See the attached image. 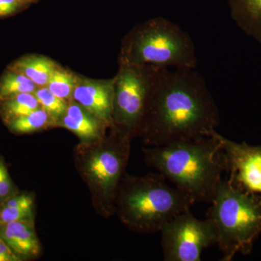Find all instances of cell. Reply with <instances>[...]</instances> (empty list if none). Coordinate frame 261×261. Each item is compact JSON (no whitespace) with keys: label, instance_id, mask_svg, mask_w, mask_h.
<instances>
[{"label":"cell","instance_id":"30bf717a","mask_svg":"<svg viewBox=\"0 0 261 261\" xmlns=\"http://www.w3.org/2000/svg\"><path fill=\"white\" fill-rule=\"evenodd\" d=\"M115 80L76 81L73 99L91 114L113 126V105H114Z\"/></svg>","mask_w":261,"mask_h":261},{"label":"cell","instance_id":"d6986e66","mask_svg":"<svg viewBox=\"0 0 261 261\" xmlns=\"http://www.w3.org/2000/svg\"><path fill=\"white\" fill-rule=\"evenodd\" d=\"M242 16L239 17L243 28L261 38V0H241Z\"/></svg>","mask_w":261,"mask_h":261},{"label":"cell","instance_id":"9a60e30c","mask_svg":"<svg viewBox=\"0 0 261 261\" xmlns=\"http://www.w3.org/2000/svg\"><path fill=\"white\" fill-rule=\"evenodd\" d=\"M34 93H23L0 101V115L5 124L39 108Z\"/></svg>","mask_w":261,"mask_h":261},{"label":"cell","instance_id":"5b68a950","mask_svg":"<svg viewBox=\"0 0 261 261\" xmlns=\"http://www.w3.org/2000/svg\"><path fill=\"white\" fill-rule=\"evenodd\" d=\"M211 203L207 218L216 228L222 260H231L238 253H250L261 233V197L221 179Z\"/></svg>","mask_w":261,"mask_h":261},{"label":"cell","instance_id":"ac0fdd59","mask_svg":"<svg viewBox=\"0 0 261 261\" xmlns=\"http://www.w3.org/2000/svg\"><path fill=\"white\" fill-rule=\"evenodd\" d=\"M75 84L76 80L71 73L56 69L51 74L47 87L56 97L66 102L73 98Z\"/></svg>","mask_w":261,"mask_h":261},{"label":"cell","instance_id":"8992f818","mask_svg":"<svg viewBox=\"0 0 261 261\" xmlns=\"http://www.w3.org/2000/svg\"><path fill=\"white\" fill-rule=\"evenodd\" d=\"M122 64L195 69L197 57L192 38L176 24L157 18L130 34L123 49Z\"/></svg>","mask_w":261,"mask_h":261},{"label":"cell","instance_id":"4fadbf2b","mask_svg":"<svg viewBox=\"0 0 261 261\" xmlns=\"http://www.w3.org/2000/svg\"><path fill=\"white\" fill-rule=\"evenodd\" d=\"M35 197L19 192L0 205V224L13 221H34Z\"/></svg>","mask_w":261,"mask_h":261},{"label":"cell","instance_id":"6da1fadb","mask_svg":"<svg viewBox=\"0 0 261 261\" xmlns=\"http://www.w3.org/2000/svg\"><path fill=\"white\" fill-rule=\"evenodd\" d=\"M219 110L203 77L192 68H161L140 135L160 146L208 137Z\"/></svg>","mask_w":261,"mask_h":261},{"label":"cell","instance_id":"52a82bcc","mask_svg":"<svg viewBox=\"0 0 261 261\" xmlns=\"http://www.w3.org/2000/svg\"><path fill=\"white\" fill-rule=\"evenodd\" d=\"M161 68L122 64L115 80L113 126L132 138L140 135Z\"/></svg>","mask_w":261,"mask_h":261},{"label":"cell","instance_id":"5bb4252c","mask_svg":"<svg viewBox=\"0 0 261 261\" xmlns=\"http://www.w3.org/2000/svg\"><path fill=\"white\" fill-rule=\"evenodd\" d=\"M56 65L42 56H28L15 62L11 70L28 77L37 86H47Z\"/></svg>","mask_w":261,"mask_h":261},{"label":"cell","instance_id":"e0dca14e","mask_svg":"<svg viewBox=\"0 0 261 261\" xmlns=\"http://www.w3.org/2000/svg\"><path fill=\"white\" fill-rule=\"evenodd\" d=\"M50 119L53 118L49 113L40 107L28 115L19 117L6 125L13 133L25 135L45 128L50 123Z\"/></svg>","mask_w":261,"mask_h":261},{"label":"cell","instance_id":"3957f363","mask_svg":"<svg viewBox=\"0 0 261 261\" xmlns=\"http://www.w3.org/2000/svg\"><path fill=\"white\" fill-rule=\"evenodd\" d=\"M195 201L186 192L167 184L161 173L144 176L125 173L117 192L115 212L133 231H161L166 223L190 210Z\"/></svg>","mask_w":261,"mask_h":261},{"label":"cell","instance_id":"2e32d148","mask_svg":"<svg viewBox=\"0 0 261 261\" xmlns=\"http://www.w3.org/2000/svg\"><path fill=\"white\" fill-rule=\"evenodd\" d=\"M37 86L28 77L10 70L0 79V101L23 93H34Z\"/></svg>","mask_w":261,"mask_h":261},{"label":"cell","instance_id":"9c48e42d","mask_svg":"<svg viewBox=\"0 0 261 261\" xmlns=\"http://www.w3.org/2000/svg\"><path fill=\"white\" fill-rule=\"evenodd\" d=\"M214 135L224 150L228 181L244 192L261 197V146L233 142L216 130Z\"/></svg>","mask_w":261,"mask_h":261},{"label":"cell","instance_id":"7402d4cb","mask_svg":"<svg viewBox=\"0 0 261 261\" xmlns=\"http://www.w3.org/2000/svg\"><path fill=\"white\" fill-rule=\"evenodd\" d=\"M18 6V0H0V16L14 13Z\"/></svg>","mask_w":261,"mask_h":261},{"label":"cell","instance_id":"7c38bea8","mask_svg":"<svg viewBox=\"0 0 261 261\" xmlns=\"http://www.w3.org/2000/svg\"><path fill=\"white\" fill-rule=\"evenodd\" d=\"M59 124L74 133L84 143L103 138L107 126L76 102L68 105L66 112L60 118Z\"/></svg>","mask_w":261,"mask_h":261},{"label":"cell","instance_id":"44dd1931","mask_svg":"<svg viewBox=\"0 0 261 261\" xmlns=\"http://www.w3.org/2000/svg\"><path fill=\"white\" fill-rule=\"evenodd\" d=\"M0 261H21L0 238Z\"/></svg>","mask_w":261,"mask_h":261},{"label":"cell","instance_id":"8fae6325","mask_svg":"<svg viewBox=\"0 0 261 261\" xmlns=\"http://www.w3.org/2000/svg\"><path fill=\"white\" fill-rule=\"evenodd\" d=\"M0 238L20 260L34 258L41 253V245L34 221H13L0 224Z\"/></svg>","mask_w":261,"mask_h":261},{"label":"cell","instance_id":"ffe728a7","mask_svg":"<svg viewBox=\"0 0 261 261\" xmlns=\"http://www.w3.org/2000/svg\"><path fill=\"white\" fill-rule=\"evenodd\" d=\"M34 94L40 107L45 110L53 120H60L66 112L68 103L56 97L47 87L36 89Z\"/></svg>","mask_w":261,"mask_h":261},{"label":"cell","instance_id":"ba28073f","mask_svg":"<svg viewBox=\"0 0 261 261\" xmlns=\"http://www.w3.org/2000/svg\"><path fill=\"white\" fill-rule=\"evenodd\" d=\"M161 232L166 261H200L204 250L217 242L212 221L197 219L190 210L166 223Z\"/></svg>","mask_w":261,"mask_h":261},{"label":"cell","instance_id":"277c9868","mask_svg":"<svg viewBox=\"0 0 261 261\" xmlns=\"http://www.w3.org/2000/svg\"><path fill=\"white\" fill-rule=\"evenodd\" d=\"M113 127L110 137L91 143L81 142L74 154L77 169L90 190L94 207L106 217L115 213L116 194L126 173L132 139Z\"/></svg>","mask_w":261,"mask_h":261},{"label":"cell","instance_id":"7a4b0ae2","mask_svg":"<svg viewBox=\"0 0 261 261\" xmlns=\"http://www.w3.org/2000/svg\"><path fill=\"white\" fill-rule=\"evenodd\" d=\"M215 130L208 137L144 148L146 163L195 202L211 203L226 171L224 150Z\"/></svg>","mask_w":261,"mask_h":261}]
</instances>
